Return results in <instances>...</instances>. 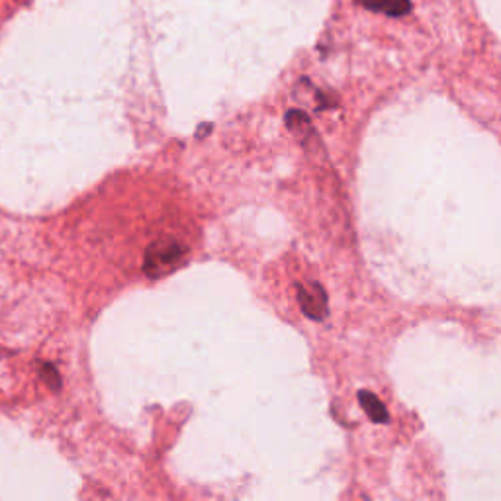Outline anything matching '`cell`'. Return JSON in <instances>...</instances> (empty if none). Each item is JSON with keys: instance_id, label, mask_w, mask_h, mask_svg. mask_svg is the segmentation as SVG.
<instances>
[{"instance_id": "1", "label": "cell", "mask_w": 501, "mask_h": 501, "mask_svg": "<svg viewBox=\"0 0 501 501\" xmlns=\"http://www.w3.org/2000/svg\"><path fill=\"white\" fill-rule=\"evenodd\" d=\"M189 255V247L177 237H161L153 241L143 257V271L149 279H163V276L177 271Z\"/></svg>"}, {"instance_id": "2", "label": "cell", "mask_w": 501, "mask_h": 501, "mask_svg": "<svg viewBox=\"0 0 501 501\" xmlns=\"http://www.w3.org/2000/svg\"><path fill=\"white\" fill-rule=\"evenodd\" d=\"M296 290H298L300 308L310 320L322 322L327 318V294L322 284L306 282V284H298Z\"/></svg>"}, {"instance_id": "3", "label": "cell", "mask_w": 501, "mask_h": 501, "mask_svg": "<svg viewBox=\"0 0 501 501\" xmlns=\"http://www.w3.org/2000/svg\"><path fill=\"white\" fill-rule=\"evenodd\" d=\"M359 402L363 405V410L364 414L371 417L374 424L382 425V424H388L390 421V414L386 410V405L384 402H382L376 394L373 392H368V390H361L359 392Z\"/></svg>"}, {"instance_id": "4", "label": "cell", "mask_w": 501, "mask_h": 501, "mask_svg": "<svg viewBox=\"0 0 501 501\" xmlns=\"http://www.w3.org/2000/svg\"><path fill=\"white\" fill-rule=\"evenodd\" d=\"M373 12H382L388 16H404L412 8V0H361Z\"/></svg>"}, {"instance_id": "5", "label": "cell", "mask_w": 501, "mask_h": 501, "mask_svg": "<svg viewBox=\"0 0 501 501\" xmlns=\"http://www.w3.org/2000/svg\"><path fill=\"white\" fill-rule=\"evenodd\" d=\"M39 373H42V378L47 382V386H49L51 390H59L61 380H59V374H57V371H56V366L44 364V366H42V371H39Z\"/></svg>"}, {"instance_id": "6", "label": "cell", "mask_w": 501, "mask_h": 501, "mask_svg": "<svg viewBox=\"0 0 501 501\" xmlns=\"http://www.w3.org/2000/svg\"><path fill=\"white\" fill-rule=\"evenodd\" d=\"M0 354H3V353H0Z\"/></svg>"}]
</instances>
